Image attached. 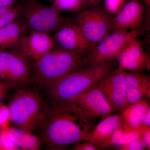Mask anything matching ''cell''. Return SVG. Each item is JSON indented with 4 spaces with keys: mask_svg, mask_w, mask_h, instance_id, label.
Listing matches in <instances>:
<instances>
[{
    "mask_svg": "<svg viewBox=\"0 0 150 150\" xmlns=\"http://www.w3.org/2000/svg\"><path fill=\"white\" fill-rule=\"evenodd\" d=\"M48 106L36 131L41 146L48 150H65L69 146L88 139L93 129L94 117L74 102Z\"/></svg>",
    "mask_w": 150,
    "mask_h": 150,
    "instance_id": "cell-1",
    "label": "cell"
},
{
    "mask_svg": "<svg viewBox=\"0 0 150 150\" xmlns=\"http://www.w3.org/2000/svg\"><path fill=\"white\" fill-rule=\"evenodd\" d=\"M118 66L116 59L92 67H81L42 91L48 105L74 102L76 98L96 84Z\"/></svg>",
    "mask_w": 150,
    "mask_h": 150,
    "instance_id": "cell-2",
    "label": "cell"
},
{
    "mask_svg": "<svg viewBox=\"0 0 150 150\" xmlns=\"http://www.w3.org/2000/svg\"><path fill=\"white\" fill-rule=\"evenodd\" d=\"M11 122L16 128L30 133L36 132L48 110L42 90L33 83L14 89L8 105Z\"/></svg>",
    "mask_w": 150,
    "mask_h": 150,
    "instance_id": "cell-3",
    "label": "cell"
},
{
    "mask_svg": "<svg viewBox=\"0 0 150 150\" xmlns=\"http://www.w3.org/2000/svg\"><path fill=\"white\" fill-rule=\"evenodd\" d=\"M85 56L76 52L55 48L31 63V83L41 90L83 67Z\"/></svg>",
    "mask_w": 150,
    "mask_h": 150,
    "instance_id": "cell-4",
    "label": "cell"
},
{
    "mask_svg": "<svg viewBox=\"0 0 150 150\" xmlns=\"http://www.w3.org/2000/svg\"><path fill=\"white\" fill-rule=\"evenodd\" d=\"M22 6L21 17L28 32L38 31L51 34L67 18L51 5L38 0H20Z\"/></svg>",
    "mask_w": 150,
    "mask_h": 150,
    "instance_id": "cell-5",
    "label": "cell"
},
{
    "mask_svg": "<svg viewBox=\"0 0 150 150\" xmlns=\"http://www.w3.org/2000/svg\"><path fill=\"white\" fill-rule=\"evenodd\" d=\"M114 16L96 4L79 12L72 19L86 39L95 46L112 32Z\"/></svg>",
    "mask_w": 150,
    "mask_h": 150,
    "instance_id": "cell-6",
    "label": "cell"
},
{
    "mask_svg": "<svg viewBox=\"0 0 150 150\" xmlns=\"http://www.w3.org/2000/svg\"><path fill=\"white\" fill-rule=\"evenodd\" d=\"M135 30H115L96 44L84 57L83 67H92L117 59L124 46L129 40L139 34Z\"/></svg>",
    "mask_w": 150,
    "mask_h": 150,
    "instance_id": "cell-7",
    "label": "cell"
},
{
    "mask_svg": "<svg viewBox=\"0 0 150 150\" xmlns=\"http://www.w3.org/2000/svg\"><path fill=\"white\" fill-rule=\"evenodd\" d=\"M54 32L52 36L56 48L86 56L94 46L86 39L72 19L67 18Z\"/></svg>",
    "mask_w": 150,
    "mask_h": 150,
    "instance_id": "cell-8",
    "label": "cell"
},
{
    "mask_svg": "<svg viewBox=\"0 0 150 150\" xmlns=\"http://www.w3.org/2000/svg\"><path fill=\"white\" fill-rule=\"evenodd\" d=\"M31 63L11 51H0V79L20 84L31 83Z\"/></svg>",
    "mask_w": 150,
    "mask_h": 150,
    "instance_id": "cell-9",
    "label": "cell"
},
{
    "mask_svg": "<svg viewBox=\"0 0 150 150\" xmlns=\"http://www.w3.org/2000/svg\"><path fill=\"white\" fill-rule=\"evenodd\" d=\"M56 48L50 34L38 31H30L9 51H13L32 63Z\"/></svg>",
    "mask_w": 150,
    "mask_h": 150,
    "instance_id": "cell-10",
    "label": "cell"
},
{
    "mask_svg": "<svg viewBox=\"0 0 150 150\" xmlns=\"http://www.w3.org/2000/svg\"><path fill=\"white\" fill-rule=\"evenodd\" d=\"M96 84L107 97L115 111H121L129 104L126 97L125 71L116 67Z\"/></svg>",
    "mask_w": 150,
    "mask_h": 150,
    "instance_id": "cell-11",
    "label": "cell"
},
{
    "mask_svg": "<svg viewBox=\"0 0 150 150\" xmlns=\"http://www.w3.org/2000/svg\"><path fill=\"white\" fill-rule=\"evenodd\" d=\"M74 102L78 107L94 117L104 118L115 112L107 97L96 84L80 94Z\"/></svg>",
    "mask_w": 150,
    "mask_h": 150,
    "instance_id": "cell-12",
    "label": "cell"
},
{
    "mask_svg": "<svg viewBox=\"0 0 150 150\" xmlns=\"http://www.w3.org/2000/svg\"><path fill=\"white\" fill-rule=\"evenodd\" d=\"M120 69L141 72L150 69V61L144 52L142 44L134 38L124 46L117 59Z\"/></svg>",
    "mask_w": 150,
    "mask_h": 150,
    "instance_id": "cell-13",
    "label": "cell"
},
{
    "mask_svg": "<svg viewBox=\"0 0 150 150\" xmlns=\"http://www.w3.org/2000/svg\"><path fill=\"white\" fill-rule=\"evenodd\" d=\"M144 7L138 0H130L124 4L114 16L112 31L115 30H135L142 25Z\"/></svg>",
    "mask_w": 150,
    "mask_h": 150,
    "instance_id": "cell-14",
    "label": "cell"
},
{
    "mask_svg": "<svg viewBox=\"0 0 150 150\" xmlns=\"http://www.w3.org/2000/svg\"><path fill=\"white\" fill-rule=\"evenodd\" d=\"M126 97L129 104L150 98V77L139 72L125 71Z\"/></svg>",
    "mask_w": 150,
    "mask_h": 150,
    "instance_id": "cell-15",
    "label": "cell"
},
{
    "mask_svg": "<svg viewBox=\"0 0 150 150\" xmlns=\"http://www.w3.org/2000/svg\"><path fill=\"white\" fill-rule=\"evenodd\" d=\"M124 121L121 114H111L108 115L93 129L88 140L96 144L100 149H101L110 139L115 130Z\"/></svg>",
    "mask_w": 150,
    "mask_h": 150,
    "instance_id": "cell-16",
    "label": "cell"
},
{
    "mask_svg": "<svg viewBox=\"0 0 150 150\" xmlns=\"http://www.w3.org/2000/svg\"><path fill=\"white\" fill-rule=\"evenodd\" d=\"M28 32L21 17L0 28V51L11 50L23 36Z\"/></svg>",
    "mask_w": 150,
    "mask_h": 150,
    "instance_id": "cell-17",
    "label": "cell"
},
{
    "mask_svg": "<svg viewBox=\"0 0 150 150\" xmlns=\"http://www.w3.org/2000/svg\"><path fill=\"white\" fill-rule=\"evenodd\" d=\"M150 110L147 102L143 99L129 104L121 111V115L127 124L134 128H138L143 125L145 115Z\"/></svg>",
    "mask_w": 150,
    "mask_h": 150,
    "instance_id": "cell-18",
    "label": "cell"
},
{
    "mask_svg": "<svg viewBox=\"0 0 150 150\" xmlns=\"http://www.w3.org/2000/svg\"><path fill=\"white\" fill-rule=\"evenodd\" d=\"M142 126L138 128H134L124 121L114 131L110 139L103 146L102 149L110 147H119L139 139L140 137Z\"/></svg>",
    "mask_w": 150,
    "mask_h": 150,
    "instance_id": "cell-19",
    "label": "cell"
},
{
    "mask_svg": "<svg viewBox=\"0 0 150 150\" xmlns=\"http://www.w3.org/2000/svg\"><path fill=\"white\" fill-rule=\"evenodd\" d=\"M9 139L21 150H37L41 146L38 136L15 127H10Z\"/></svg>",
    "mask_w": 150,
    "mask_h": 150,
    "instance_id": "cell-20",
    "label": "cell"
},
{
    "mask_svg": "<svg viewBox=\"0 0 150 150\" xmlns=\"http://www.w3.org/2000/svg\"><path fill=\"white\" fill-rule=\"evenodd\" d=\"M51 6L59 11L79 12L85 6V0H48Z\"/></svg>",
    "mask_w": 150,
    "mask_h": 150,
    "instance_id": "cell-21",
    "label": "cell"
},
{
    "mask_svg": "<svg viewBox=\"0 0 150 150\" xmlns=\"http://www.w3.org/2000/svg\"><path fill=\"white\" fill-rule=\"evenodd\" d=\"M22 6L20 0L15 5L0 9V28L21 17Z\"/></svg>",
    "mask_w": 150,
    "mask_h": 150,
    "instance_id": "cell-22",
    "label": "cell"
},
{
    "mask_svg": "<svg viewBox=\"0 0 150 150\" xmlns=\"http://www.w3.org/2000/svg\"><path fill=\"white\" fill-rule=\"evenodd\" d=\"M104 8L109 13L115 16L125 4L126 0H104Z\"/></svg>",
    "mask_w": 150,
    "mask_h": 150,
    "instance_id": "cell-23",
    "label": "cell"
},
{
    "mask_svg": "<svg viewBox=\"0 0 150 150\" xmlns=\"http://www.w3.org/2000/svg\"><path fill=\"white\" fill-rule=\"evenodd\" d=\"M21 85L11 81L0 79V103L6 98L10 91Z\"/></svg>",
    "mask_w": 150,
    "mask_h": 150,
    "instance_id": "cell-24",
    "label": "cell"
},
{
    "mask_svg": "<svg viewBox=\"0 0 150 150\" xmlns=\"http://www.w3.org/2000/svg\"><path fill=\"white\" fill-rule=\"evenodd\" d=\"M10 122L11 114L8 106L0 103V127L9 126Z\"/></svg>",
    "mask_w": 150,
    "mask_h": 150,
    "instance_id": "cell-25",
    "label": "cell"
},
{
    "mask_svg": "<svg viewBox=\"0 0 150 150\" xmlns=\"http://www.w3.org/2000/svg\"><path fill=\"white\" fill-rule=\"evenodd\" d=\"M70 150H100V149L97 145L88 139L73 145Z\"/></svg>",
    "mask_w": 150,
    "mask_h": 150,
    "instance_id": "cell-26",
    "label": "cell"
},
{
    "mask_svg": "<svg viewBox=\"0 0 150 150\" xmlns=\"http://www.w3.org/2000/svg\"><path fill=\"white\" fill-rule=\"evenodd\" d=\"M145 147L140 137L139 139L133 140L128 144L122 146L118 148L119 150H143L144 149Z\"/></svg>",
    "mask_w": 150,
    "mask_h": 150,
    "instance_id": "cell-27",
    "label": "cell"
},
{
    "mask_svg": "<svg viewBox=\"0 0 150 150\" xmlns=\"http://www.w3.org/2000/svg\"><path fill=\"white\" fill-rule=\"evenodd\" d=\"M19 149L10 139L0 141V150H19Z\"/></svg>",
    "mask_w": 150,
    "mask_h": 150,
    "instance_id": "cell-28",
    "label": "cell"
},
{
    "mask_svg": "<svg viewBox=\"0 0 150 150\" xmlns=\"http://www.w3.org/2000/svg\"><path fill=\"white\" fill-rule=\"evenodd\" d=\"M20 0H0V9L15 5Z\"/></svg>",
    "mask_w": 150,
    "mask_h": 150,
    "instance_id": "cell-29",
    "label": "cell"
},
{
    "mask_svg": "<svg viewBox=\"0 0 150 150\" xmlns=\"http://www.w3.org/2000/svg\"><path fill=\"white\" fill-rule=\"evenodd\" d=\"M142 124L145 126H150V110L145 115L144 118L143 119Z\"/></svg>",
    "mask_w": 150,
    "mask_h": 150,
    "instance_id": "cell-30",
    "label": "cell"
},
{
    "mask_svg": "<svg viewBox=\"0 0 150 150\" xmlns=\"http://www.w3.org/2000/svg\"><path fill=\"white\" fill-rule=\"evenodd\" d=\"M85 6H91L97 4L102 0H85Z\"/></svg>",
    "mask_w": 150,
    "mask_h": 150,
    "instance_id": "cell-31",
    "label": "cell"
},
{
    "mask_svg": "<svg viewBox=\"0 0 150 150\" xmlns=\"http://www.w3.org/2000/svg\"><path fill=\"white\" fill-rule=\"evenodd\" d=\"M144 1L146 3V4H147L148 5H149L150 0H144Z\"/></svg>",
    "mask_w": 150,
    "mask_h": 150,
    "instance_id": "cell-32",
    "label": "cell"
}]
</instances>
